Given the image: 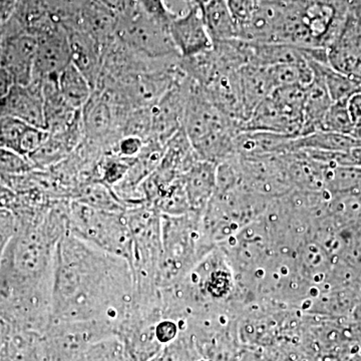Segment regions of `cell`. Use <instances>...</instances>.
I'll list each match as a JSON object with an SVG mask.
<instances>
[{
    "label": "cell",
    "instance_id": "cell-34",
    "mask_svg": "<svg viewBox=\"0 0 361 361\" xmlns=\"http://www.w3.org/2000/svg\"><path fill=\"white\" fill-rule=\"evenodd\" d=\"M106 6L115 11L116 13H123L135 4V0H99Z\"/></svg>",
    "mask_w": 361,
    "mask_h": 361
},
{
    "label": "cell",
    "instance_id": "cell-29",
    "mask_svg": "<svg viewBox=\"0 0 361 361\" xmlns=\"http://www.w3.org/2000/svg\"><path fill=\"white\" fill-rule=\"evenodd\" d=\"M225 1L238 25L240 33L242 26L248 21L255 9L257 4L256 0H225Z\"/></svg>",
    "mask_w": 361,
    "mask_h": 361
},
{
    "label": "cell",
    "instance_id": "cell-19",
    "mask_svg": "<svg viewBox=\"0 0 361 361\" xmlns=\"http://www.w3.org/2000/svg\"><path fill=\"white\" fill-rule=\"evenodd\" d=\"M71 200L109 212H125L127 209L114 190L99 180H90L80 185L73 193Z\"/></svg>",
    "mask_w": 361,
    "mask_h": 361
},
{
    "label": "cell",
    "instance_id": "cell-21",
    "mask_svg": "<svg viewBox=\"0 0 361 361\" xmlns=\"http://www.w3.org/2000/svg\"><path fill=\"white\" fill-rule=\"evenodd\" d=\"M58 87L66 101L78 110L84 106L94 90L87 78L71 63L59 73Z\"/></svg>",
    "mask_w": 361,
    "mask_h": 361
},
{
    "label": "cell",
    "instance_id": "cell-25",
    "mask_svg": "<svg viewBox=\"0 0 361 361\" xmlns=\"http://www.w3.org/2000/svg\"><path fill=\"white\" fill-rule=\"evenodd\" d=\"M28 123L13 118L4 116L0 118V142L1 148L13 149L18 152L21 135L28 127Z\"/></svg>",
    "mask_w": 361,
    "mask_h": 361
},
{
    "label": "cell",
    "instance_id": "cell-30",
    "mask_svg": "<svg viewBox=\"0 0 361 361\" xmlns=\"http://www.w3.org/2000/svg\"><path fill=\"white\" fill-rule=\"evenodd\" d=\"M16 228L13 214L7 209H0V264L7 244L16 232Z\"/></svg>",
    "mask_w": 361,
    "mask_h": 361
},
{
    "label": "cell",
    "instance_id": "cell-10",
    "mask_svg": "<svg viewBox=\"0 0 361 361\" xmlns=\"http://www.w3.org/2000/svg\"><path fill=\"white\" fill-rule=\"evenodd\" d=\"M0 116H13L45 130L42 82L32 80L25 85L14 84L7 96L0 101Z\"/></svg>",
    "mask_w": 361,
    "mask_h": 361
},
{
    "label": "cell",
    "instance_id": "cell-20",
    "mask_svg": "<svg viewBox=\"0 0 361 361\" xmlns=\"http://www.w3.org/2000/svg\"><path fill=\"white\" fill-rule=\"evenodd\" d=\"M307 63L313 73L322 77L334 103L345 101L360 92L361 82H356L341 71L334 70L329 63H319L315 61H307Z\"/></svg>",
    "mask_w": 361,
    "mask_h": 361
},
{
    "label": "cell",
    "instance_id": "cell-27",
    "mask_svg": "<svg viewBox=\"0 0 361 361\" xmlns=\"http://www.w3.org/2000/svg\"><path fill=\"white\" fill-rule=\"evenodd\" d=\"M49 133L47 130L28 126L21 135L18 147V153L30 157L42 146V144L49 137Z\"/></svg>",
    "mask_w": 361,
    "mask_h": 361
},
{
    "label": "cell",
    "instance_id": "cell-8",
    "mask_svg": "<svg viewBox=\"0 0 361 361\" xmlns=\"http://www.w3.org/2000/svg\"><path fill=\"white\" fill-rule=\"evenodd\" d=\"M169 30L182 59L196 56L213 47L199 4H187L186 11L176 16Z\"/></svg>",
    "mask_w": 361,
    "mask_h": 361
},
{
    "label": "cell",
    "instance_id": "cell-31",
    "mask_svg": "<svg viewBox=\"0 0 361 361\" xmlns=\"http://www.w3.org/2000/svg\"><path fill=\"white\" fill-rule=\"evenodd\" d=\"M179 325L175 319L163 318L156 325V337L161 345H168L179 336Z\"/></svg>",
    "mask_w": 361,
    "mask_h": 361
},
{
    "label": "cell",
    "instance_id": "cell-24",
    "mask_svg": "<svg viewBox=\"0 0 361 361\" xmlns=\"http://www.w3.org/2000/svg\"><path fill=\"white\" fill-rule=\"evenodd\" d=\"M37 170L28 157L11 149L0 148V176L8 182Z\"/></svg>",
    "mask_w": 361,
    "mask_h": 361
},
{
    "label": "cell",
    "instance_id": "cell-13",
    "mask_svg": "<svg viewBox=\"0 0 361 361\" xmlns=\"http://www.w3.org/2000/svg\"><path fill=\"white\" fill-rule=\"evenodd\" d=\"M217 165L199 160L183 175L191 212L203 216L216 190Z\"/></svg>",
    "mask_w": 361,
    "mask_h": 361
},
{
    "label": "cell",
    "instance_id": "cell-3",
    "mask_svg": "<svg viewBox=\"0 0 361 361\" xmlns=\"http://www.w3.org/2000/svg\"><path fill=\"white\" fill-rule=\"evenodd\" d=\"M68 233L133 264V239L125 212L97 210L71 200ZM133 269V268H132Z\"/></svg>",
    "mask_w": 361,
    "mask_h": 361
},
{
    "label": "cell",
    "instance_id": "cell-23",
    "mask_svg": "<svg viewBox=\"0 0 361 361\" xmlns=\"http://www.w3.org/2000/svg\"><path fill=\"white\" fill-rule=\"evenodd\" d=\"M348 101L349 99H345L332 103L323 118L320 130L353 135L355 123L349 111Z\"/></svg>",
    "mask_w": 361,
    "mask_h": 361
},
{
    "label": "cell",
    "instance_id": "cell-33",
    "mask_svg": "<svg viewBox=\"0 0 361 361\" xmlns=\"http://www.w3.org/2000/svg\"><path fill=\"white\" fill-rule=\"evenodd\" d=\"M13 85V78L11 73L4 66H0V101L7 96Z\"/></svg>",
    "mask_w": 361,
    "mask_h": 361
},
{
    "label": "cell",
    "instance_id": "cell-7",
    "mask_svg": "<svg viewBox=\"0 0 361 361\" xmlns=\"http://www.w3.org/2000/svg\"><path fill=\"white\" fill-rule=\"evenodd\" d=\"M190 80L180 78L160 101L151 108L152 135L149 141L167 144L169 140L183 129Z\"/></svg>",
    "mask_w": 361,
    "mask_h": 361
},
{
    "label": "cell",
    "instance_id": "cell-18",
    "mask_svg": "<svg viewBox=\"0 0 361 361\" xmlns=\"http://www.w3.org/2000/svg\"><path fill=\"white\" fill-rule=\"evenodd\" d=\"M358 145H360V140L355 139L353 135L319 130V132L313 133V134L293 137L289 142L287 153L299 151V149L349 152Z\"/></svg>",
    "mask_w": 361,
    "mask_h": 361
},
{
    "label": "cell",
    "instance_id": "cell-14",
    "mask_svg": "<svg viewBox=\"0 0 361 361\" xmlns=\"http://www.w3.org/2000/svg\"><path fill=\"white\" fill-rule=\"evenodd\" d=\"M293 137L265 130H242L235 137L237 156L250 160L287 153Z\"/></svg>",
    "mask_w": 361,
    "mask_h": 361
},
{
    "label": "cell",
    "instance_id": "cell-36",
    "mask_svg": "<svg viewBox=\"0 0 361 361\" xmlns=\"http://www.w3.org/2000/svg\"><path fill=\"white\" fill-rule=\"evenodd\" d=\"M263 1H276V0H256V4H258V2H263Z\"/></svg>",
    "mask_w": 361,
    "mask_h": 361
},
{
    "label": "cell",
    "instance_id": "cell-17",
    "mask_svg": "<svg viewBox=\"0 0 361 361\" xmlns=\"http://www.w3.org/2000/svg\"><path fill=\"white\" fill-rule=\"evenodd\" d=\"M202 7L204 21L212 44L239 39V28L225 0H209Z\"/></svg>",
    "mask_w": 361,
    "mask_h": 361
},
{
    "label": "cell",
    "instance_id": "cell-32",
    "mask_svg": "<svg viewBox=\"0 0 361 361\" xmlns=\"http://www.w3.org/2000/svg\"><path fill=\"white\" fill-rule=\"evenodd\" d=\"M16 201V193L0 176V209L11 211Z\"/></svg>",
    "mask_w": 361,
    "mask_h": 361
},
{
    "label": "cell",
    "instance_id": "cell-12",
    "mask_svg": "<svg viewBox=\"0 0 361 361\" xmlns=\"http://www.w3.org/2000/svg\"><path fill=\"white\" fill-rule=\"evenodd\" d=\"M118 14L99 0H85L73 25L89 33L103 47L116 37Z\"/></svg>",
    "mask_w": 361,
    "mask_h": 361
},
{
    "label": "cell",
    "instance_id": "cell-22",
    "mask_svg": "<svg viewBox=\"0 0 361 361\" xmlns=\"http://www.w3.org/2000/svg\"><path fill=\"white\" fill-rule=\"evenodd\" d=\"M274 90L285 87H306L312 82L313 71L308 63L301 65L266 66Z\"/></svg>",
    "mask_w": 361,
    "mask_h": 361
},
{
    "label": "cell",
    "instance_id": "cell-6",
    "mask_svg": "<svg viewBox=\"0 0 361 361\" xmlns=\"http://www.w3.org/2000/svg\"><path fill=\"white\" fill-rule=\"evenodd\" d=\"M85 141L108 153L122 137L115 106L101 90H94L80 109Z\"/></svg>",
    "mask_w": 361,
    "mask_h": 361
},
{
    "label": "cell",
    "instance_id": "cell-28",
    "mask_svg": "<svg viewBox=\"0 0 361 361\" xmlns=\"http://www.w3.org/2000/svg\"><path fill=\"white\" fill-rule=\"evenodd\" d=\"M144 146L145 142L140 137L134 135H123L106 154H111L123 159H134L141 153Z\"/></svg>",
    "mask_w": 361,
    "mask_h": 361
},
{
    "label": "cell",
    "instance_id": "cell-16",
    "mask_svg": "<svg viewBox=\"0 0 361 361\" xmlns=\"http://www.w3.org/2000/svg\"><path fill=\"white\" fill-rule=\"evenodd\" d=\"M239 75L247 122L256 106L272 94L274 87L266 66L250 63L239 71Z\"/></svg>",
    "mask_w": 361,
    "mask_h": 361
},
{
    "label": "cell",
    "instance_id": "cell-9",
    "mask_svg": "<svg viewBox=\"0 0 361 361\" xmlns=\"http://www.w3.org/2000/svg\"><path fill=\"white\" fill-rule=\"evenodd\" d=\"M39 39L32 80L42 82L47 78H58L70 65L71 49L68 32L63 25H58L47 32L37 35Z\"/></svg>",
    "mask_w": 361,
    "mask_h": 361
},
{
    "label": "cell",
    "instance_id": "cell-1",
    "mask_svg": "<svg viewBox=\"0 0 361 361\" xmlns=\"http://www.w3.org/2000/svg\"><path fill=\"white\" fill-rule=\"evenodd\" d=\"M135 295V276L126 259L68 233L56 247L51 320L97 322L118 331Z\"/></svg>",
    "mask_w": 361,
    "mask_h": 361
},
{
    "label": "cell",
    "instance_id": "cell-5",
    "mask_svg": "<svg viewBox=\"0 0 361 361\" xmlns=\"http://www.w3.org/2000/svg\"><path fill=\"white\" fill-rule=\"evenodd\" d=\"M183 130L192 146L225 132H240L238 123L224 115L208 99L204 90L190 80Z\"/></svg>",
    "mask_w": 361,
    "mask_h": 361
},
{
    "label": "cell",
    "instance_id": "cell-37",
    "mask_svg": "<svg viewBox=\"0 0 361 361\" xmlns=\"http://www.w3.org/2000/svg\"><path fill=\"white\" fill-rule=\"evenodd\" d=\"M0 118H1V116H0Z\"/></svg>",
    "mask_w": 361,
    "mask_h": 361
},
{
    "label": "cell",
    "instance_id": "cell-4",
    "mask_svg": "<svg viewBox=\"0 0 361 361\" xmlns=\"http://www.w3.org/2000/svg\"><path fill=\"white\" fill-rule=\"evenodd\" d=\"M118 14L116 37L137 56L152 61L180 58L169 26L154 20L135 1Z\"/></svg>",
    "mask_w": 361,
    "mask_h": 361
},
{
    "label": "cell",
    "instance_id": "cell-15",
    "mask_svg": "<svg viewBox=\"0 0 361 361\" xmlns=\"http://www.w3.org/2000/svg\"><path fill=\"white\" fill-rule=\"evenodd\" d=\"M332 103L322 77L313 73L312 82L304 89L302 129L299 137L322 130L323 118Z\"/></svg>",
    "mask_w": 361,
    "mask_h": 361
},
{
    "label": "cell",
    "instance_id": "cell-11",
    "mask_svg": "<svg viewBox=\"0 0 361 361\" xmlns=\"http://www.w3.org/2000/svg\"><path fill=\"white\" fill-rule=\"evenodd\" d=\"M71 63L96 89L104 63V47L89 33L75 27L66 28Z\"/></svg>",
    "mask_w": 361,
    "mask_h": 361
},
{
    "label": "cell",
    "instance_id": "cell-2",
    "mask_svg": "<svg viewBox=\"0 0 361 361\" xmlns=\"http://www.w3.org/2000/svg\"><path fill=\"white\" fill-rule=\"evenodd\" d=\"M201 223L202 215L194 212L161 215L159 288L180 283L200 261L205 246L202 242Z\"/></svg>",
    "mask_w": 361,
    "mask_h": 361
},
{
    "label": "cell",
    "instance_id": "cell-35",
    "mask_svg": "<svg viewBox=\"0 0 361 361\" xmlns=\"http://www.w3.org/2000/svg\"><path fill=\"white\" fill-rule=\"evenodd\" d=\"M348 8L351 13L361 14V0H329Z\"/></svg>",
    "mask_w": 361,
    "mask_h": 361
},
{
    "label": "cell",
    "instance_id": "cell-26",
    "mask_svg": "<svg viewBox=\"0 0 361 361\" xmlns=\"http://www.w3.org/2000/svg\"><path fill=\"white\" fill-rule=\"evenodd\" d=\"M142 11L154 20L170 27L171 23L178 16L169 7L167 0H135Z\"/></svg>",
    "mask_w": 361,
    "mask_h": 361
}]
</instances>
